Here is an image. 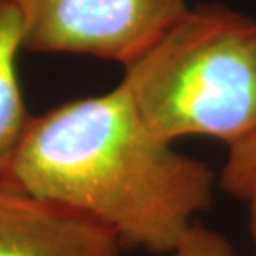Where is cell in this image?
Returning <instances> with one entry per match:
<instances>
[{
    "label": "cell",
    "instance_id": "cell-4",
    "mask_svg": "<svg viewBox=\"0 0 256 256\" xmlns=\"http://www.w3.org/2000/svg\"><path fill=\"white\" fill-rule=\"evenodd\" d=\"M94 220L0 180V256H122Z\"/></svg>",
    "mask_w": 256,
    "mask_h": 256
},
{
    "label": "cell",
    "instance_id": "cell-2",
    "mask_svg": "<svg viewBox=\"0 0 256 256\" xmlns=\"http://www.w3.org/2000/svg\"><path fill=\"white\" fill-rule=\"evenodd\" d=\"M122 82L162 140L233 145L256 130V18L220 5L188 8L125 66Z\"/></svg>",
    "mask_w": 256,
    "mask_h": 256
},
{
    "label": "cell",
    "instance_id": "cell-1",
    "mask_svg": "<svg viewBox=\"0 0 256 256\" xmlns=\"http://www.w3.org/2000/svg\"><path fill=\"white\" fill-rule=\"evenodd\" d=\"M4 180L94 220L124 250L165 256L218 186L206 162L153 135L124 82L32 116Z\"/></svg>",
    "mask_w": 256,
    "mask_h": 256
},
{
    "label": "cell",
    "instance_id": "cell-3",
    "mask_svg": "<svg viewBox=\"0 0 256 256\" xmlns=\"http://www.w3.org/2000/svg\"><path fill=\"white\" fill-rule=\"evenodd\" d=\"M24 50L76 54L124 66L186 12L185 0H14Z\"/></svg>",
    "mask_w": 256,
    "mask_h": 256
},
{
    "label": "cell",
    "instance_id": "cell-5",
    "mask_svg": "<svg viewBox=\"0 0 256 256\" xmlns=\"http://www.w3.org/2000/svg\"><path fill=\"white\" fill-rule=\"evenodd\" d=\"M24 24L14 0H0V180L5 178L32 115L18 78Z\"/></svg>",
    "mask_w": 256,
    "mask_h": 256
},
{
    "label": "cell",
    "instance_id": "cell-6",
    "mask_svg": "<svg viewBox=\"0 0 256 256\" xmlns=\"http://www.w3.org/2000/svg\"><path fill=\"white\" fill-rule=\"evenodd\" d=\"M218 188L248 206L256 203V130L228 146Z\"/></svg>",
    "mask_w": 256,
    "mask_h": 256
},
{
    "label": "cell",
    "instance_id": "cell-7",
    "mask_svg": "<svg viewBox=\"0 0 256 256\" xmlns=\"http://www.w3.org/2000/svg\"><path fill=\"white\" fill-rule=\"evenodd\" d=\"M166 256H234V252L223 234L194 223L182 243Z\"/></svg>",
    "mask_w": 256,
    "mask_h": 256
},
{
    "label": "cell",
    "instance_id": "cell-8",
    "mask_svg": "<svg viewBox=\"0 0 256 256\" xmlns=\"http://www.w3.org/2000/svg\"><path fill=\"white\" fill-rule=\"evenodd\" d=\"M248 214H250V218H248L250 234H252V240H253V243L256 246V203L250 204V206H248Z\"/></svg>",
    "mask_w": 256,
    "mask_h": 256
}]
</instances>
